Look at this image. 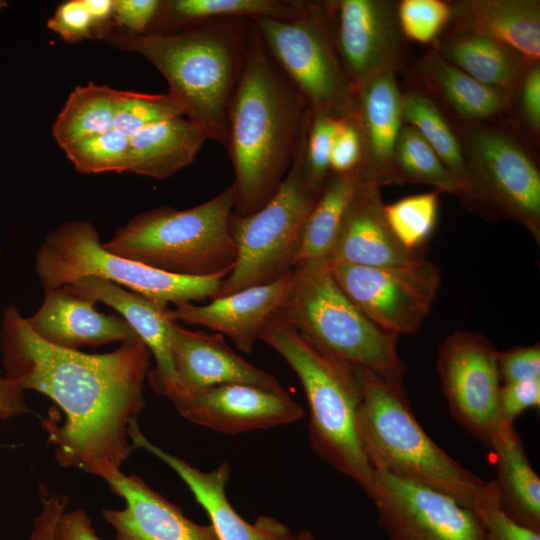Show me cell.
I'll use <instances>...</instances> for the list:
<instances>
[{
    "label": "cell",
    "instance_id": "cell-1",
    "mask_svg": "<svg viewBox=\"0 0 540 540\" xmlns=\"http://www.w3.org/2000/svg\"><path fill=\"white\" fill-rule=\"evenodd\" d=\"M0 351L9 380L47 396L65 415L60 425L42 419L61 467L98 477L121 468L134 450L128 424L145 405L152 355L140 338L103 354L56 347L37 336L11 304L1 319Z\"/></svg>",
    "mask_w": 540,
    "mask_h": 540
},
{
    "label": "cell",
    "instance_id": "cell-2",
    "mask_svg": "<svg viewBox=\"0 0 540 540\" xmlns=\"http://www.w3.org/2000/svg\"><path fill=\"white\" fill-rule=\"evenodd\" d=\"M310 118L305 99L276 64L252 21L248 56L228 119L226 150L235 174L234 213H254L272 198L305 138Z\"/></svg>",
    "mask_w": 540,
    "mask_h": 540
},
{
    "label": "cell",
    "instance_id": "cell-3",
    "mask_svg": "<svg viewBox=\"0 0 540 540\" xmlns=\"http://www.w3.org/2000/svg\"><path fill=\"white\" fill-rule=\"evenodd\" d=\"M249 18L216 19L173 31L106 33L124 52L149 61L181 102L186 118L225 149L229 111L250 46Z\"/></svg>",
    "mask_w": 540,
    "mask_h": 540
},
{
    "label": "cell",
    "instance_id": "cell-4",
    "mask_svg": "<svg viewBox=\"0 0 540 540\" xmlns=\"http://www.w3.org/2000/svg\"><path fill=\"white\" fill-rule=\"evenodd\" d=\"M260 340L280 354L301 382L309 406V440L314 451L371 498L375 472L359 435L362 392L356 372L314 346L280 310L266 322Z\"/></svg>",
    "mask_w": 540,
    "mask_h": 540
},
{
    "label": "cell",
    "instance_id": "cell-5",
    "mask_svg": "<svg viewBox=\"0 0 540 540\" xmlns=\"http://www.w3.org/2000/svg\"><path fill=\"white\" fill-rule=\"evenodd\" d=\"M355 372L362 392L359 435L373 470L439 491L473 510L486 482L428 436L411 410L403 385Z\"/></svg>",
    "mask_w": 540,
    "mask_h": 540
},
{
    "label": "cell",
    "instance_id": "cell-6",
    "mask_svg": "<svg viewBox=\"0 0 540 540\" xmlns=\"http://www.w3.org/2000/svg\"><path fill=\"white\" fill-rule=\"evenodd\" d=\"M284 318L323 353L357 372L402 384L398 337L368 319L337 283L330 260L293 268Z\"/></svg>",
    "mask_w": 540,
    "mask_h": 540
},
{
    "label": "cell",
    "instance_id": "cell-7",
    "mask_svg": "<svg viewBox=\"0 0 540 540\" xmlns=\"http://www.w3.org/2000/svg\"><path fill=\"white\" fill-rule=\"evenodd\" d=\"M232 184L189 209L160 206L119 227L103 248L156 269L183 276H227L236 261L229 230L234 209Z\"/></svg>",
    "mask_w": 540,
    "mask_h": 540
},
{
    "label": "cell",
    "instance_id": "cell-8",
    "mask_svg": "<svg viewBox=\"0 0 540 540\" xmlns=\"http://www.w3.org/2000/svg\"><path fill=\"white\" fill-rule=\"evenodd\" d=\"M35 271L45 291L98 277L166 307L213 299L226 277L177 275L114 255L86 220L68 221L51 231L36 252Z\"/></svg>",
    "mask_w": 540,
    "mask_h": 540
},
{
    "label": "cell",
    "instance_id": "cell-9",
    "mask_svg": "<svg viewBox=\"0 0 540 540\" xmlns=\"http://www.w3.org/2000/svg\"><path fill=\"white\" fill-rule=\"evenodd\" d=\"M459 139L464 204L488 220L522 225L540 244V171L528 143L496 120L469 123Z\"/></svg>",
    "mask_w": 540,
    "mask_h": 540
},
{
    "label": "cell",
    "instance_id": "cell-10",
    "mask_svg": "<svg viewBox=\"0 0 540 540\" xmlns=\"http://www.w3.org/2000/svg\"><path fill=\"white\" fill-rule=\"evenodd\" d=\"M304 142L305 138L285 178L263 207L248 215L232 212L229 230L236 261L214 298L273 282L293 270L302 226L320 194L304 174Z\"/></svg>",
    "mask_w": 540,
    "mask_h": 540
},
{
    "label": "cell",
    "instance_id": "cell-11",
    "mask_svg": "<svg viewBox=\"0 0 540 540\" xmlns=\"http://www.w3.org/2000/svg\"><path fill=\"white\" fill-rule=\"evenodd\" d=\"M252 21L311 113L353 116L354 90L337 54L323 1H303L291 19L256 17Z\"/></svg>",
    "mask_w": 540,
    "mask_h": 540
},
{
    "label": "cell",
    "instance_id": "cell-12",
    "mask_svg": "<svg viewBox=\"0 0 540 540\" xmlns=\"http://www.w3.org/2000/svg\"><path fill=\"white\" fill-rule=\"evenodd\" d=\"M348 298L381 329L400 335L420 331L441 286L440 268L423 258L406 267H365L331 262Z\"/></svg>",
    "mask_w": 540,
    "mask_h": 540
},
{
    "label": "cell",
    "instance_id": "cell-13",
    "mask_svg": "<svg viewBox=\"0 0 540 540\" xmlns=\"http://www.w3.org/2000/svg\"><path fill=\"white\" fill-rule=\"evenodd\" d=\"M497 355L483 334L455 331L440 345L436 362L452 417L488 447L501 423Z\"/></svg>",
    "mask_w": 540,
    "mask_h": 540
},
{
    "label": "cell",
    "instance_id": "cell-14",
    "mask_svg": "<svg viewBox=\"0 0 540 540\" xmlns=\"http://www.w3.org/2000/svg\"><path fill=\"white\" fill-rule=\"evenodd\" d=\"M374 472L370 499L387 540H483L474 510L434 489Z\"/></svg>",
    "mask_w": 540,
    "mask_h": 540
},
{
    "label": "cell",
    "instance_id": "cell-15",
    "mask_svg": "<svg viewBox=\"0 0 540 540\" xmlns=\"http://www.w3.org/2000/svg\"><path fill=\"white\" fill-rule=\"evenodd\" d=\"M333 42L355 89L386 72L396 74L403 60V34L397 3L386 0L323 1Z\"/></svg>",
    "mask_w": 540,
    "mask_h": 540
},
{
    "label": "cell",
    "instance_id": "cell-16",
    "mask_svg": "<svg viewBox=\"0 0 540 540\" xmlns=\"http://www.w3.org/2000/svg\"><path fill=\"white\" fill-rule=\"evenodd\" d=\"M186 420L225 434H238L290 424L304 410L283 388L225 384L182 391L171 400Z\"/></svg>",
    "mask_w": 540,
    "mask_h": 540
},
{
    "label": "cell",
    "instance_id": "cell-17",
    "mask_svg": "<svg viewBox=\"0 0 540 540\" xmlns=\"http://www.w3.org/2000/svg\"><path fill=\"white\" fill-rule=\"evenodd\" d=\"M128 436L135 448H141L169 466L188 486L203 507L219 540H290V529L271 516H260L247 522L233 508L226 495L231 475L228 463L222 462L210 471H202L184 459L151 442L141 431L137 418L128 424Z\"/></svg>",
    "mask_w": 540,
    "mask_h": 540
},
{
    "label": "cell",
    "instance_id": "cell-18",
    "mask_svg": "<svg viewBox=\"0 0 540 540\" xmlns=\"http://www.w3.org/2000/svg\"><path fill=\"white\" fill-rule=\"evenodd\" d=\"M125 501L120 510L103 509L115 540H219L213 527L197 524L153 490L141 477L110 469L100 476Z\"/></svg>",
    "mask_w": 540,
    "mask_h": 540
},
{
    "label": "cell",
    "instance_id": "cell-19",
    "mask_svg": "<svg viewBox=\"0 0 540 540\" xmlns=\"http://www.w3.org/2000/svg\"><path fill=\"white\" fill-rule=\"evenodd\" d=\"M70 292L93 303H104L122 316L144 342L156 366L147 379L152 389L172 400L182 390L177 379L171 353V329L174 321L169 308L129 291L109 280L85 277L64 286Z\"/></svg>",
    "mask_w": 540,
    "mask_h": 540
},
{
    "label": "cell",
    "instance_id": "cell-20",
    "mask_svg": "<svg viewBox=\"0 0 540 540\" xmlns=\"http://www.w3.org/2000/svg\"><path fill=\"white\" fill-rule=\"evenodd\" d=\"M292 273L293 270L273 282L210 299L204 305L185 303L169 308L170 318L227 336L239 351L251 353L266 322L282 309Z\"/></svg>",
    "mask_w": 540,
    "mask_h": 540
},
{
    "label": "cell",
    "instance_id": "cell-21",
    "mask_svg": "<svg viewBox=\"0 0 540 540\" xmlns=\"http://www.w3.org/2000/svg\"><path fill=\"white\" fill-rule=\"evenodd\" d=\"M354 104L363 146L359 178L380 187L398 183L394 154L404 121L396 74L381 73L362 83L354 91Z\"/></svg>",
    "mask_w": 540,
    "mask_h": 540
},
{
    "label": "cell",
    "instance_id": "cell-22",
    "mask_svg": "<svg viewBox=\"0 0 540 540\" xmlns=\"http://www.w3.org/2000/svg\"><path fill=\"white\" fill-rule=\"evenodd\" d=\"M380 186L359 180L336 238L330 261L365 267H406L424 257L406 249L389 227Z\"/></svg>",
    "mask_w": 540,
    "mask_h": 540
},
{
    "label": "cell",
    "instance_id": "cell-23",
    "mask_svg": "<svg viewBox=\"0 0 540 540\" xmlns=\"http://www.w3.org/2000/svg\"><path fill=\"white\" fill-rule=\"evenodd\" d=\"M174 370L182 391L225 384L283 388L277 378L236 354L219 333L193 331L174 321L171 329Z\"/></svg>",
    "mask_w": 540,
    "mask_h": 540
},
{
    "label": "cell",
    "instance_id": "cell-24",
    "mask_svg": "<svg viewBox=\"0 0 540 540\" xmlns=\"http://www.w3.org/2000/svg\"><path fill=\"white\" fill-rule=\"evenodd\" d=\"M26 319L37 336L64 349L139 338L122 316L99 312L95 303L65 287L45 291L39 309Z\"/></svg>",
    "mask_w": 540,
    "mask_h": 540
},
{
    "label": "cell",
    "instance_id": "cell-25",
    "mask_svg": "<svg viewBox=\"0 0 540 540\" xmlns=\"http://www.w3.org/2000/svg\"><path fill=\"white\" fill-rule=\"evenodd\" d=\"M449 3V31H470L488 36L513 49L526 62H539L538 0H462Z\"/></svg>",
    "mask_w": 540,
    "mask_h": 540
},
{
    "label": "cell",
    "instance_id": "cell-26",
    "mask_svg": "<svg viewBox=\"0 0 540 540\" xmlns=\"http://www.w3.org/2000/svg\"><path fill=\"white\" fill-rule=\"evenodd\" d=\"M206 132L184 116L154 123L129 137L128 172L163 180L190 165Z\"/></svg>",
    "mask_w": 540,
    "mask_h": 540
},
{
    "label": "cell",
    "instance_id": "cell-27",
    "mask_svg": "<svg viewBox=\"0 0 540 540\" xmlns=\"http://www.w3.org/2000/svg\"><path fill=\"white\" fill-rule=\"evenodd\" d=\"M502 510L519 524L540 531V478L513 424L501 421L490 446Z\"/></svg>",
    "mask_w": 540,
    "mask_h": 540
},
{
    "label": "cell",
    "instance_id": "cell-28",
    "mask_svg": "<svg viewBox=\"0 0 540 540\" xmlns=\"http://www.w3.org/2000/svg\"><path fill=\"white\" fill-rule=\"evenodd\" d=\"M434 51L475 80L513 95L530 63L503 43L470 31H448Z\"/></svg>",
    "mask_w": 540,
    "mask_h": 540
},
{
    "label": "cell",
    "instance_id": "cell-29",
    "mask_svg": "<svg viewBox=\"0 0 540 540\" xmlns=\"http://www.w3.org/2000/svg\"><path fill=\"white\" fill-rule=\"evenodd\" d=\"M420 73L431 91L468 123L494 121L512 106L511 94L475 80L434 50L420 62Z\"/></svg>",
    "mask_w": 540,
    "mask_h": 540
},
{
    "label": "cell",
    "instance_id": "cell-30",
    "mask_svg": "<svg viewBox=\"0 0 540 540\" xmlns=\"http://www.w3.org/2000/svg\"><path fill=\"white\" fill-rule=\"evenodd\" d=\"M359 180L357 172L330 174L302 226L294 267L330 260L342 220Z\"/></svg>",
    "mask_w": 540,
    "mask_h": 540
},
{
    "label": "cell",
    "instance_id": "cell-31",
    "mask_svg": "<svg viewBox=\"0 0 540 540\" xmlns=\"http://www.w3.org/2000/svg\"><path fill=\"white\" fill-rule=\"evenodd\" d=\"M119 90L89 83L77 86L57 115L52 136L65 147L113 129Z\"/></svg>",
    "mask_w": 540,
    "mask_h": 540
},
{
    "label": "cell",
    "instance_id": "cell-32",
    "mask_svg": "<svg viewBox=\"0 0 540 540\" xmlns=\"http://www.w3.org/2000/svg\"><path fill=\"white\" fill-rule=\"evenodd\" d=\"M300 0H172L163 1L154 23L176 22L184 27L227 18L270 17L291 19L298 15Z\"/></svg>",
    "mask_w": 540,
    "mask_h": 540
},
{
    "label": "cell",
    "instance_id": "cell-33",
    "mask_svg": "<svg viewBox=\"0 0 540 540\" xmlns=\"http://www.w3.org/2000/svg\"><path fill=\"white\" fill-rule=\"evenodd\" d=\"M402 118L464 183L466 167L459 136L436 102L422 92L402 93Z\"/></svg>",
    "mask_w": 540,
    "mask_h": 540
},
{
    "label": "cell",
    "instance_id": "cell-34",
    "mask_svg": "<svg viewBox=\"0 0 540 540\" xmlns=\"http://www.w3.org/2000/svg\"><path fill=\"white\" fill-rule=\"evenodd\" d=\"M394 168L398 183L433 186L439 192L461 196L464 183L411 126L404 123L395 149Z\"/></svg>",
    "mask_w": 540,
    "mask_h": 540
},
{
    "label": "cell",
    "instance_id": "cell-35",
    "mask_svg": "<svg viewBox=\"0 0 540 540\" xmlns=\"http://www.w3.org/2000/svg\"><path fill=\"white\" fill-rule=\"evenodd\" d=\"M439 193L434 189L384 204L387 223L406 249L419 252L433 234L438 220Z\"/></svg>",
    "mask_w": 540,
    "mask_h": 540
},
{
    "label": "cell",
    "instance_id": "cell-36",
    "mask_svg": "<svg viewBox=\"0 0 540 540\" xmlns=\"http://www.w3.org/2000/svg\"><path fill=\"white\" fill-rule=\"evenodd\" d=\"M179 116H185L184 107L170 92L119 90L113 130L129 138L147 126Z\"/></svg>",
    "mask_w": 540,
    "mask_h": 540
},
{
    "label": "cell",
    "instance_id": "cell-37",
    "mask_svg": "<svg viewBox=\"0 0 540 540\" xmlns=\"http://www.w3.org/2000/svg\"><path fill=\"white\" fill-rule=\"evenodd\" d=\"M63 150L80 173L128 172L129 138L113 129L73 143Z\"/></svg>",
    "mask_w": 540,
    "mask_h": 540
},
{
    "label": "cell",
    "instance_id": "cell-38",
    "mask_svg": "<svg viewBox=\"0 0 540 540\" xmlns=\"http://www.w3.org/2000/svg\"><path fill=\"white\" fill-rule=\"evenodd\" d=\"M341 119L311 113L303 147V168L308 183L319 193L331 174V150Z\"/></svg>",
    "mask_w": 540,
    "mask_h": 540
},
{
    "label": "cell",
    "instance_id": "cell-39",
    "mask_svg": "<svg viewBox=\"0 0 540 540\" xmlns=\"http://www.w3.org/2000/svg\"><path fill=\"white\" fill-rule=\"evenodd\" d=\"M397 18L404 37L434 43L448 27L451 7L441 0H403L397 3Z\"/></svg>",
    "mask_w": 540,
    "mask_h": 540
},
{
    "label": "cell",
    "instance_id": "cell-40",
    "mask_svg": "<svg viewBox=\"0 0 540 540\" xmlns=\"http://www.w3.org/2000/svg\"><path fill=\"white\" fill-rule=\"evenodd\" d=\"M473 510L483 527V540H540V531L511 519L501 508L494 480L480 490Z\"/></svg>",
    "mask_w": 540,
    "mask_h": 540
},
{
    "label": "cell",
    "instance_id": "cell-41",
    "mask_svg": "<svg viewBox=\"0 0 540 540\" xmlns=\"http://www.w3.org/2000/svg\"><path fill=\"white\" fill-rule=\"evenodd\" d=\"M362 154L361 134L354 117L342 118L331 150V173L349 174L357 172L362 160Z\"/></svg>",
    "mask_w": 540,
    "mask_h": 540
},
{
    "label": "cell",
    "instance_id": "cell-42",
    "mask_svg": "<svg viewBox=\"0 0 540 540\" xmlns=\"http://www.w3.org/2000/svg\"><path fill=\"white\" fill-rule=\"evenodd\" d=\"M498 370L503 384L540 379V345L516 346L498 351Z\"/></svg>",
    "mask_w": 540,
    "mask_h": 540
},
{
    "label": "cell",
    "instance_id": "cell-43",
    "mask_svg": "<svg viewBox=\"0 0 540 540\" xmlns=\"http://www.w3.org/2000/svg\"><path fill=\"white\" fill-rule=\"evenodd\" d=\"M47 27L67 42H78L93 36V23L83 0L60 4L47 22Z\"/></svg>",
    "mask_w": 540,
    "mask_h": 540
},
{
    "label": "cell",
    "instance_id": "cell-44",
    "mask_svg": "<svg viewBox=\"0 0 540 540\" xmlns=\"http://www.w3.org/2000/svg\"><path fill=\"white\" fill-rule=\"evenodd\" d=\"M520 117L533 134L540 131V65L530 63L524 69L512 95Z\"/></svg>",
    "mask_w": 540,
    "mask_h": 540
},
{
    "label": "cell",
    "instance_id": "cell-45",
    "mask_svg": "<svg viewBox=\"0 0 540 540\" xmlns=\"http://www.w3.org/2000/svg\"><path fill=\"white\" fill-rule=\"evenodd\" d=\"M540 406V379L502 384L499 392L501 421L513 424L524 411Z\"/></svg>",
    "mask_w": 540,
    "mask_h": 540
},
{
    "label": "cell",
    "instance_id": "cell-46",
    "mask_svg": "<svg viewBox=\"0 0 540 540\" xmlns=\"http://www.w3.org/2000/svg\"><path fill=\"white\" fill-rule=\"evenodd\" d=\"M40 511L33 519L32 529L25 540H54L61 515L67 510L68 496L50 491L44 484L39 486Z\"/></svg>",
    "mask_w": 540,
    "mask_h": 540
},
{
    "label": "cell",
    "instance_id": "cell-47",
    "mask_svg": "<svg viewBox=\"0 0 540 540\" xmlns=\"http://www.w3.org/2000/svg\"><path fill=\"white\" fill-rule=\"evenodd\" d=\"M160 0H114L113 18L129 34H144L162 7Z\"/></svg>",
    "mask_w": 540,
    "mask_h": 540
},
{
    "label": "cell",
    "instance_id": "cell-48",
    "mask_svg": "<svg viewBox=\"0 0 540 540\" xmlns=\"http://www.w3.org/2000/svg\"><path fill=\"white\" fill-rule=\"evenodd\" d=\"M54 540H102L85 510L65 511L58 520Z\"/></svg>",
    "mask_w": 540,
    "mask_h": 540
},
{
    "label": "cell",
    "instance_id": "cell-49",
    "mask_svg": "<svg viewBox=\"0 0 540 540\" xmlns=\"http://www.w3.org/2000/svg\"><path fill=\"white\" fill-rule=\"evenodd\" d=\"M29 411L24 391L9 380L0 369V419H10Z\"/></svg>",
    "mask_w": 540,
    "mask_h": 540
},
{
    "label": "cell",
    "instance_id": "cell-50",
    "mask_svg": "<svg viewBox=\"0 0 540 540\" xmlns=\"http://www.w3.org/2000/svg\"><path fill=\"white\" fill-rule=\"evenodd\" d=\"M83 3L94 30L102 29L113 17L114 0H83Z\"/></svg>",
    "mask_w": 540,
    "mask_h": 540
},
{
    "label": "cell",
    "instance_id": "cell-51",
    "mask_svg": "<svg viewBox=\"0 0 540 540\" xmlns=\"http://www.w3.org/2000/svg\"><path fill=\"white\" fill-rule=\"evenodd\" d=\"M290 540H317L314 534L309 530H302L295 535H292Z\"/></svg>",
    "mask_w": 540,
    "mask_h": 540
},
{
    "label": "cell",
    "instance_id": "cell-52",
    "mask_svg": "<svg viewBox=\"0 0 540 540\" xmlns=\"http://www.w3.org/2000/svg\"><path fill=\"white\" fill-rule=\"evenodd\" d=\"M7 6V2L4 0H0V10Z\"/></svg>",
    "mask_w": 540,
    "mask_h": 540
}]
</instances>
